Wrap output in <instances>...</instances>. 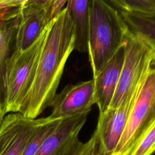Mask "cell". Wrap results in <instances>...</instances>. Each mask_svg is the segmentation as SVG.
<instances>
[{
  "mask_svg": "<svg viewBox=\"0 0 155 155\" xmlns=\"http://www.w3.org/2000/svg\"><path fill=\"white\" fill-rule=\"evenodd\" d=\"M73 50V22L64 7L48 25L33 84L18 113L35 119L50 107Z\"/></svg>",
  "mask_w": 155,
  "mask_h": 155,
  "instance_id": "obj_1",
  "label": "cell"
},
{
  "mask_svg": "<svg viewBox=\"0 0 155 155\" xmlns=\"http://www.w3.org/2000/svg\"><path fill=\"white\" fill-rule=\"evenodd\" d=\"M89 18L87 52L94 78L124 45L128 28L107 1H89Z\"/></svg>",
  "mask_w": 155,
  "mask_h": 155,
  "instance_id": "obj_2",
  "label": "cell"
},
{
  "mask_svg": "<svg viewBox=\"0 0 155 155\" xmlns=\"http://www.w3.org/2000/svg\"><path fill=\"white\" fill-rule=\"evenodd\" d=\"M124 61L110 108H116L137 91L155 59V44L128 29L124 43Z\"/></svg>",
  "mask_w": 155,
  "mask_h": 155,
  "instance_id": "obj_3",
  "label": "cell"
},
{
  "mask_svg": "<svg viewBox=\"0 0 155 155\" xmlns=\"http://www.w3.org/2000/svg\"><path fill=\"white\" fill-rule=\"evenodd\" d=\"M154 122L155 59L138 89L125 128L112 155H128Z\"/></svg>",
  "mask_w": 155,
  "mask_h": 155,
  "instance_id": "obj_4",
  "label": "cell"
},
{
  "mask_svg": "<svg viewBox=\"0 0 155 155\" xmlns=\"http://www.w3.org/2000/svg\"><path fill=\"white\" fill-rule=\"evenodd\" d=\"M48 25L30 47L18 54L12 53L9 59L7 71L6 113L19 112L33 84Z\"/></svg>",
  "mask_w": 155,
  "mask_h": 155,
  "instance_id": "obj_5",
  "label": "cell"
},
{
  "mask_svg": "<svg viewBox=\"0 0 155 155\" xmlns=\"http://www.w3.org/2000/svg\"><path fill=\"white\" fill-rule=\"evenodd\" d=\"M137 93L117 108H108L99 113L96 128L93 134L99 153L112 155L115 151L125 128Z\"/></svg>",
  "mask_w": 155,
  "mask_h": 155,
  "instance_id": "obj_6",
  "label": "cell"
},
{
  "mask_svg": "<svg viewBox=\"0 0 155 155\" xmlns=\"http://www.w3.org/2000/svg\"><path fill=\"white\" fill-rule=\"evenodd\" d=\"M48 0H24L13 53L18 54L30 47L51 22L47 13Z\"/></svg>",
  "mask_w": 155,
  "mask_h": 155,
  "instance_id": "obj_7",
  "label": "cell"
},
{
  "mask_svg": "<svg viewBox=\"0 0 155 155\" xmlns=\"http://www.w3.org/2000/svg\"><path fill=\"white\" fill-rule=\"evenodd\" d=\"M94 104L93 79L68 84L56 94L50 105L51 119H63L89 113Z\"/></svg>",
  "mask_w": 155,
  "mask_h": 155,
  "instance_id": "obj_8",
  "label": "cell"
},
{
  "mask_svg": "<svg viewBox=\"0 0 155 155\" xmlns=\"http://www.w3.org/2000/svg\"><path fill=\"white\" fill-rule=\"evenodd\" d=\"M88 114L62 119L35 155H78L84 144L79 140V134Z\"/></svg>",
  "mask_w": 155,
  "mask_h": 155,
  "instance_id": "obj_9",
  "label": "cell"
},
{
  "mask_svg": "<svg viewBox=\"0 0 155 155\" xmlns=\"http://www.w3.org/2000/svg\"><path fill=\"white\" fill-rule=\"evenodd\" d=\"M44 117L30 119L20 113L5 116L0 125V155H22Z\"/></svg>",
  "mask_w": 155,
  "mask_h": 155,
  "instance_id": "obj_10",
  "label": "cell"
},
{
  "mask_svg": "<svg viewBox=\"0 0 155 155\" xmlns=\"http://www.w3.org/2000/svg\"><path fill=\"white\" fill-rule=\"evenodd\" d=\"M124 56L123 45L93 78L94 104L99 113L107 110L111 104L119 80Z\"/></svg>",
  "mask_w": 155,
  "mask_h": 155,
  "instance_id": "obj_11",
  "label": "cell"
},
{
  "mask_svg": "<svg viewBox=\"0 0 155 155\" xmlns=\"http://www.w3.org/2000/svg\"><path fill=\"white\" fill-rule=\"evenodd\" d=\"M20 7L0 20V110L5 114L7 101V71L13 51L15 37L20 19Z\"/></svg>",
  "mask_w": 155,
  "mask_h": 155,
  "instance_id": "obj_12",
  "label": "cell"
},
{
  "mask_svg": "<svg viewBox=\"0 0 155 155\" xmlns=\"http://www.w3.org/2000/svg\"><path fill=\"white\" fill-rule=\"evenodd\" d=\"M65 7L73 22L74 50L81 53L87 52L90 28L89 1H67Z\"/></svg>",
  "mask_w": 155,
  "mask_h": 155,
  "instance_id": "obj_13",
  "label": "cell"
},
{
  "mask_svg": "<svg viewBox=\"0 0 155 155\" xmlns=\"http://www.w3.org/2000/svg\"><path fill=\"white\" fill-rule=\"evenodd\" d=\"M118 11L131 32L155 44V13H138Z\"/></svg>",
  "mask_w": 155,
  "mask_h": 155,
  "instance_id": "obj_14",
  "label": "cell"
},
{
  "mask_svg": "<svg viewBox=\"0 0 155 155\" xmlns=\"http://www.w3.org/2000/svg\"><path fill=\"white\" fill-rule=\"evenodd\" d=\"M62 119H51L49 116L44 117L37 127L24 150L22 155H35L46 139L54 131Z\"/></svg>",
  "mask_w": 155,
  "mask_h": 155,
  "instance_id": "obj_15",
  "label": "cell"
},
{
  "mask_svg": "<svg viewBox=\"0 0 155 155\" xmlns=\"http://www.w3.org/2000/svg\"><path fill=\"white\" fill-rule=\"evenodd\" d=\"M107 1L119 11L138 13H155V0H111Z\"/></svg>",
  "mask_w": 155,
  "mask_h": 155,
  "instance_id": "obj_16",
  "label": "cell"
},
{
  "mask_svg": "<svg viewBox=\"0 0 155 155\" xmlns=\"http://www.w3.org/2000/svg\"><path fill=\"white\" fill-rule=\"evenodd\" d=\"M155 152V122L145 132L128 155H151Z\"/></svg>",
  "mask_w": 155,
  "mask_h": 155,
  "instance_id": "obj_17",
  "label": "cell"
},
{
  "mask_svg": "<svg viewBox=\"0 0 155 155\" xmlns=\"http://www.w3.org/2000/svg\"><path fill=\"white\" fill-rule=\"evenodd\" d=\"M24 0H0V20L13 10L20 7Z\"/></svg>",
  "mask_w": 155,
  "mask_h": 155,
  "instance_id": "obj_18",
  "label": "cell"
},
{
  "mask_svg": "<svg viewBox=\"0 0 155 155\" xmlns=\"http://www.w3.org/2000/svg\"><path fill=\"white\" fill-rule=\"evenodd\" d=\"M97 144L94 136L93 134L90 140L84 143V146L78 155H96Z\"/></svg>",
  "mask_w": 155,
  "mask_h": 155,
  "instance_id": "obj_19",
  "label": "cell"
},
{
  "mask_svg": "<svg viewBox=\"0 0 155 155\" xmlns=\"http://www.w3.org/2000/svg\"><path fill=\"white\" fill-rule=\"evenodd\" d=\"M4 117H5V114L0 110V125L4 118Z\"/></svg>",
  "mask_w": 155,
  "mask_h": 155,
  "instance_id": "obj_20",
  "label": "cell"
},
{
  "mask_svg": "<svg viewBox=\"0 0 155 155\" xmlns=\"http://www.w3.org/2000/svg\"><path fill=\"white\" fill-rule=\"evenodd\" d=\"M96 155H105V154H101L98 152V151H97V153H96Z\"/></svg>",
  "mask_w": 155,
  "mask_h": 155,
  "instance_id": "obj_21",
  "label": "cell"
}]
</instances>
